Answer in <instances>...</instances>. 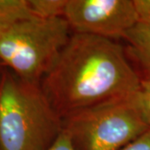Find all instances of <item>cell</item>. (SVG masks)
Segmentation results:
<instances>
[{"instance_id": "5", "label": "cell", "mask_w": 150, "mask_h": 150, "mask_svg": "<svg viewBox=\"0 0 150 150\" xmlns=\"http://www.w3.org/2000/svg\"><path fill=\"white\" fill-rule=\"evenodd\" d=\"M64 18L74 33L112 40L138 23L133 0H67Z\"/></svg>"}, {"instance_id": "4", "label": "cell", "mask_w": 150, "mask_h": 150, "mask_svg": "<svg viewBox=\"0 0 150 150\" xmlns=\"http://www.w3.org/2000/svg\"><path fill=\"white\" fill-rule=\"evenodd\" d=\"M134 93L64 117L63 129L75 149L120 150L150 130L138 109Z\"/></svg>"}, {"instance_id": "11", "label": "cell", "mask_w": 150, "mask_h": 150, "mask_svg": "<svg viewBox=\"0 0 150 150\" xmlns=\"http://www.w3.org/2000/svg\"><path fill=\"white\" fill-rule=\"evenodd\" d=\"M47 150H77L69 135L63 129L57 139Z\"/></svg>"}, {"instance_id": "1", "label": "cell", "mask_w": 150, "mask_h": 150, "mask_svg": "<svg viewBox=\"0 0 150 150\" xmlns=\"http://www.w3.org/2000/svg\"><path fill=\"white\" fill-rule=\"evenodd\" d=\"M141 78L112 39L74 33L41 88L63 118L72 112L129 96L139 90Z\"/></svg>"}, {"instance_id": "2", "label": "cell", "mask_w": 150, "mask_h": 150, "mask_svg": "<svg viewBox=\"0 0 150 150\" xmlns=\"http://www.w3.org/2000/svg\"><path fill=\"white\" fill-rule=\"evenodd\" d=\"M62 130L40 84L0 72V150H47Z\"/></svg>"}, {"instance_id": "3", "label": "cell", "mask_w": 150, "mask_h": 150, "mask_svg": "<svg viewBox=\"0 0 150 150\" xmlns=\"http://www.w3.org/2000/svg\"><path fill=\"white\" fill-rule=\"evenodd\" d=\"M64 18H32L0 28V63L23 80L40 84L70 38Z\"/></svg>"}, {"instance_id": "10", "label": "cell", "mask_w": 150, "mask_h": 150, "mask_svg": "<svg viewBox=\"0 0 150 150\" xmlns=\"http://www.w3.org/2000/svg\"><path fill=\"white\" fill-rule=\"evenodd\" d=\"M138 23L150 25V0H133Z\"/></svg>"}, {"instance_id": "9", "label": "cell", "mask_w": 150, "mask_h": 150, "mask_svg": "<svg viewBox=\"0 0 150 150\" xmlns=\"http://www.w3.org/2000/svg\"><path fill=\"white\" fill-rule=\"evenodd\" d=\"M134 100L142 118L150 128V80L141 78V84L134 93Z\"/></svg>"}, {"instance_id": "12", "label": "cell", "mask_w": 150, "mask_h": 150, "mask_svg": "<svg viewBox=\"0 0 150 150\" xmlns=\"http://www.w3.org/2000/svg\"><path fill=\"white\" fill-rule=\"evenodd\" d=\"M120 150H150V130Z\"/></svg>"}, {"instance_id": "7", "label": "cell", "mask_w": 150, "mask_h": 150, "mask_svg": "<svg viewBox=\"0 0 150 150\" xmlns=\"http://www.w3.org/2000/svg\"><path fill=\"white\" fill-rule=\"evenodd\" d=\"M32 18L29 0H0V28Z\"/></svg>"}, {"instance_id": "8", "label": "cell", "mask_w": 150, "mask_h": 150, "mask_svg": "<svg viewBox=\"0 0 150 150\" xmlns=\"http://www.w3.org/2000/svg\"><path fill=\"white\" fill-rule=\"evenodd\" d=\"M33 14L38 18H64L67 0H29Z\"/></svg>"}, {"instance_id": "6", "label": "cell", "mask_w": 150, "mask_h": 150, "mask_svg": "<svg viewBox=\"0 0 150 150\" xmlns=\"http://www.w3.org/2000/svg\"><path fill=\"white\" fill-rule=\"evenodd\" d=\"M129 46V53L139 64L144 79L150 80V25L137 23L123 37Z\"/></svg>"}]
</instances>
